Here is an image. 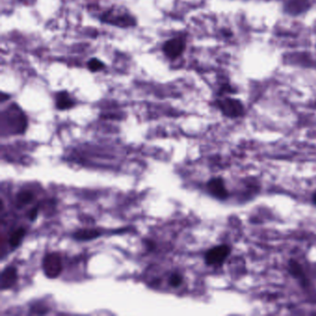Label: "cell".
Listing matches in <instances>:
<instances>
[{
	"mask_svg": "<svg viewBox=\"0 0 316 316\" xmlns=\"http://www.w3.org/2000/svg\"><path fill=\"white\" fill-rule=\"evenodd\" d=\"M86 67L91 72H99L103 71L105 69L106 65L103 62H101L100 59L92 58L87 62Z\"/></svg>",
	"mask_w": 316,
	"mask_h": 316,
	"instance_id": "15",
	"label": "cell"
},
{
	"mask_svg": "<svg viewBox=\"0 0 316 316\" xmlns=\"http://www.w3.org/2000/svg\"><path fill=\"white\" fill-rule=\"evenodd\" d=\"M218 109L224 116L230 119L242 117L245 114V106L241 100L232 98L229 95L218 96L214 102Z\"/></svg>",
	"mask_w": 316,
	"mask_h": 316,
	"instance_id": "3",
	"label": "cell"
},
{
	"mask_svg": "<svg viewBox=\"0 0 316 316\" xmlns=\"http://www.w3.org/2000/svg\"><path fill=\"white\" fill-rule=\"evenodd\" d=\"M18 280V271L15 267L9 266L1 273L0 286L2 290L11 289Z\"/></svg>",
	"mask_w": 316,
	"mask_h": 316,
	"instance_id": "10",
	"label": "cell"
},
{
	"mask_svg": "<svg viewBox=\"0 0 316 316\" xmlns=\"http://www.w3.org/2000/svg\"><path fill=\"white\" fill-rule=\"evenodd\" d=\"M101 235L97 229H80L73 234V237L79 241H89L100 237Z\"/></svg>",
	"mask_w": 316,
	"mask_h": 316,
	"instance_id": "12",
	"label": "cell"
},
{
	"mask_svg": "<svg viewBox=\"0 0 316 316\" xmlns=\"http://www.w3.org/2000/svg\"><path fill=\"white\" fill-rule=\"evenodd\" d=\"M100 21L102 23L122 29L136 27L137 25L136 16L128 9L121 7H112L103 11L100 14Z\"/></svg>",
	"mask_w": 316,
	"mask_h": 316,
	"instance_id": "2",
	"label": "cell"
},
{
	"mask_svg": "<svg viewBox=\"0 0 316 316\" xmlns=\"http://www.w3.org/2000/svg\"><path fill=\"white\" fill-rule=\"evenodd\" d=\"M207 190L213 198L219 200H225L229 196L226 183L222 177H213L210 179L207 183Z\"/></svg>",
	"mask_w": 316,
	"mask_h": 316,
	"instance_id": "7",
	"label": "cell"
},
{
	"mask_svg": "<svg viewBox=\"0 0 316 316\" xmlns=\"http://www.w3.org/2000/svg\"><path fill=\"white\" fill-rule=\"evenodd\" d=\"M38 215V207H35L32 209L29 212H28V218L30 221L34 222L36 219V217Z\"/></svg>",
	"mask_w": 316,
	"mask_h": 316,
	"instance_id": "17",
	"label": "cell"
},
{
	"mask_svg": "<svg viewBox=\"0 0 316 316\" xmlns=\"http://www.w3.org/2000/svg\"><path fill=\"white\" fill-rule=\"evenodd\" d=\"M2 129L9 131V134H23L27 129L26 114L17 103H11L1 113Z\"/></svg>",
	"mask_w": 316,
	"mask_h": 316,
	"instance_id": "1",
	"label": "cell"
},
{
	"mask_svg": "<svg viewBox=\"0 0 316 316\" xmlns=\"http://www.w3.org/2000/svg\"><path fill=\"white\" fill-rule=\"evenodd\" d=\"M55 106L59 110H66L75 106V100L68 91H59L55 95Z\"/></svg>",
	"mask_w": 316,
	"mask_h": 316,
	"instance_id": "11",
	"label": "cell"
},
{
	"mask_svg": "<svg viewBox=\"0 0 316 316\" xmlns=\"http://www.w3.org/2000/svg\"><path fill=\"white\" fill-rule=\"evenodd\" d=\"M186 47L187 37L183 35H177L163 43V54L170 61H175L185 52Z\"/></svg>",
	"mask_w": 316,
	"mask_h": 316,
	"instance_id": "4",
	"label": "cell"
},
{
	"mask_svg": "<svg viewBox=\"0 0 316 316\" xmlns=\"http://www.w3.org/2000/svg\"><path fill=\"white\" fill-rule=\"evenodd\" d=\"M231 254V248L228 245H218L210 249L205 254V262L209 266L220 267Z\"/></svg>",
	"mask_w": 316,
	"mask_h": 316,
	"instance_id": "5",
	"label": "cell"
},
{
	"mask_svg": "<svg viewBox=\"0 0 316 316\" xmlns=\"http://www.w3.org/2000/svg\"><path fill=\"white\" fill-rule=\"evenodd\" d=\"M311 8V0H287L285 2V11L293 16L306 12Z\"/></svg>",
	"mask_w": 316,
	"mask_h": 316,
	"instance_id": "8",
	"label": "cell"
},
{
	"mask_svg": "<svg viewBox=\"0 0 316 316\" xmlns=\"http://www.w3.org/2000/svg\"><path fill=\"white\" fill-rule=\"evenodd\" d=\"M312 199H313V202H314V204L316 205V190L314 192V194H313V197H312Z\"/></svg>",
	"mask_w": 316,
	"mask_h": 316,
	"instance_id": "19",
	"label": "cell"
},
{
	"mask_svg": "<svg viewBox=\"0 0 316 316\" xmlns=\"http://www.w3.org/2000/svg\"><path fill=\"white\" fill-rule=\"evenodd\" d=\"M288 271L291 276H293L296 280H298L303 288H306L309 285L307 276L304 273V270L300 263L295 259H290L288 263Z\"/></svg>",
	"mask_w": 316,
	"mask_h": 316,
	"instance_id": "9",
	"label": "cell"
},
{
	"mask_svg": "<svg viewBox=\"0 0 316 316\" xmlns=\"http://www.w3.org/2000/svg\"><path fill=\"white\" fill-rule=\"evenodd\" d=\"M10 99V95L5 93V92H1V102L4 103L5 101L9 100Z\"/></svg>",
	"mask_w": 316,
	"mask_h": 316,
	"instance_id": "18",
	"label": "cell"
},
{
	"mask_svg": "<svg viewBox=\"0 0 316 316\" xmlns=\"http://www.w3.org/2000/svg\"><path fill=\"white\" fill-rule=\"evenodd\" d=\"M35 199V195L32 191L21 190L16 196V206L18 208H22L31 203Z\"/></svg>",
	"mask_w": 316,
	"mask_h": 316,
	"instance_id": "13",
	"label": "cell"
},
{
	"mask_svg": "<svg viewBox=\"0 0 316 316\" xmlns=\"http://www.w3.org/2000/svg\"><path fill=\"white\" fill-rule=\"evenodd\" d=\"M43 270L46 277L56 278L63 271V262L59 253H51L46 254L42 262Z\"/></svg>",
	"mask_w": 316,
	"mask_h": 316,
	"instance_id": "6",
	"label": "cell"
},
{
	"mask_svg": "<svg viewBox=\"0 0 316 316\" xmlns=\"http://www.w3.org/2000/svg\"><path fill=\"white\" fill-rule=\"evenodd\" d=\"M25 234H26V230L24 228H22V227L18 228L15 231H13L9 235V244L10 245V247L11 248H17V247H19L21 243V240L25 236Z\"/></svg>",
	"mask_w": 316,
	"mask_h": 316,
	"instance_id": "14",
	"label": "cell"
},
{
	"mask_svg": "<svg viewBox=\"0 0 316 316\" xmlns=\"http://www.w3.org/2000/svg\"><path fill=\"white\" fill-rule=\"evenodd\" d=\"M182 283H183V276L178 273L172 274L169 279V284L172 288H178Z\"/></svg>",
	"mask_w": 316,
	"mask_h": 316,
	"instance_id": "16",
	"label": "cell"
}]
</instances>
